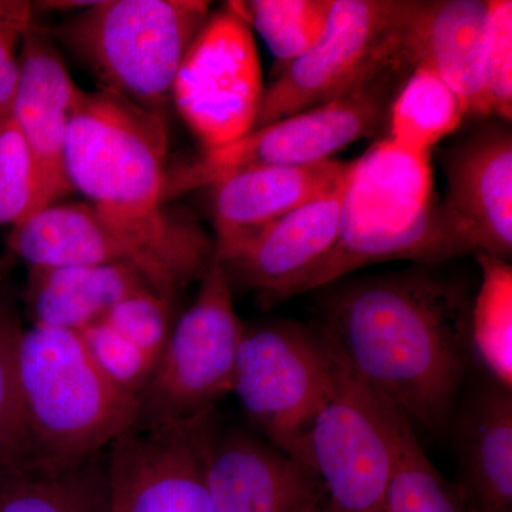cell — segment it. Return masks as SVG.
<instances>
[{"label":"cell","mask_w":512,"mask_h":512,"mask_svg":"<svg viewBox=\"0 0 512 512\" xmlns=\"http://www.w3.org/2000/svg\"><path fill=\"white\" fill-rule=\"evenodd\" d=\"M471 302L460 282L413 269L339 286L323 299L319 328L413 427L444 434L473 356Z\"/></svg>","instance_id":"cell-1"},{"label":"cell","mask_w":512,"mask_h":512,"mask_svg":"<svg viewBox=\"0 0 512 512\" xmlns=\"http://www.w3.org/2000/svg\"><path fill=\"white\" fill-rule=\"evenodd\" d=\"M463 255L434 194L430 156L409 153L386 138L350 161L335 244L278 303L377 262L439 264Z\"/></svg>","instance_id":"cell-2"},{"label":"cell","mask_w":512,"mask_h":512,"mask_svg":"<svg viewBox=\"0 0 512 512\" xmlns=\"http://www.w3.org/2000/svg\"><path fill=\"white\" fill-rule=\"evenodd\" d=\"M9 247L29 268L123 265L170 303L201 282L215 256L197 222L163 207L138 217L57 202L13 227Z\"/></svg>","instance_id":"cell-3"},{"label":"cell","mask_w":512,"mask_h":512,"mask_svg":"<svg viewBox=\"0 0 512 512\" xmlns=\"http://www.w3.org/2000/svg\"><path fill=\"white\" fill-rule=\"evenodd\" d=\"M18 376L32 448L30 473L83 466L137 424L140 400L101 375L79 332L23 329Z\"/></svg>","instance_id":"cell-4"},{"label":"cell","mask_w":512,"mask_h":512,"mask_svg":"<svg viewBox=\"0 0 512 512\" xmlns=\"http://www.w3.org/2000/svg\"><path fill=\"white\" fill-rule=\"evenodd\" d=\"M204 0H100L55 30L103 89L163 114L188 47L210 16Z\"/></svg>","instance_id":"cell-5"},{"label":"cell","mask_w":512,"mask_h":512,"mask_svg":"<svg viewBox=\"0 0 512 512\" xmlns=\"http://www.w3.org/2000/svg\"><path fill=\"white\" fill-rule=\"evenodd\" d=\"M413 69L402 49L338 99L255 128L228 146L205 151L194 163L165 175L163 201L211 187L249 168L303 167L332 160L333 154L379 130Z\"/></svg>","instance_id":"cell-6"},{"label":"cell","mask_w":512,"mask_h":512,"mask_svg":"<svg viewBox=\"0 0 512 512\" xmlns=\"http://www.w3.org/2000/svg\"><path fill=\"white\" fill-rule=\"evenodd\" d=\"M167 143L163 114L103 87L82 90L64 147L70 188L111 214H150L164 204Z\"/></svg>","instance_id":"cell-7"},{"label":"cell","mask_w":512,"mask_h":512,"mask_svg":"<svg viewBox=\"0 0 512 512\" xmlns=\"http://www.w3.org/2000/svg\"><path fill=\"white\" fill-rule=\"evenodd\" d=\"M333 369L335 350L319 326H244L232 393L264 440L306 466V439Z\"/></svg>","instance_id":"cell-8"},{"label":"cell","mask_w":512,"mask_h":512,"mask_svg":"<svg viewBox=\"0 0 512 512\" xmlns=\"http://www.w3.org/2000/svg\"><path fill=\"white\" fill-rule=\"evenodd\" d=\"M333 350L332 387L306 439V466L336 511L383 512L404 436L413 426Z\"/></svg>","instance_id":"cell-9"},{"label":"cell","mask_w":512,"mask_h":512,"mask_svg":"<svg viewBox=\"0 0 512 512\" xmlns=\"http://www.w3.org/2000/svg\"><path fill=\"white\" fill-rule=\"evenodd\" d=\"M232 285L215 255L194 302L175 319L153 379L140 396L137 426L187 421L214 412L232 392L244 325Z\"/></svg>","instance_id":"cell-10"},{"label":"cell","mask_w":512,"mask_h":512,"mask_svg":"<svg viewBox=\"0 0 512 512\" xmlns=\"http://www.w3.org/2000/svg\"><path fill=\"white\" fill-rule=\"evenodd\" d=\"M410 5L412 0H333L316 45L265 90L255 128L338 99L389 62L402 49Z\"/></svg>","instance_id":"cell-11"},{"label":"cell","mask_w":512,"mask_h":512,"mask_svg":"<svg viewBox=\"0 0 512 512\" xmlns=\"http://www.w3.org/2000/svg\"><path fill=\"white\" fill-rule=\"evenodd\" d=\"M264 92L251 28L228 6L212 13L188 47L171 90L205 151L251 133Z\"/></svg>","instance_id":"cell-12"},{"label":"cell","mask_w":512,"mask_h":512,"mask_svg":"<svg viewBox=\"0 0 512 512\" xmlns=\"http://www.w3.org/2000/svg\"><path fill=\"white\" fill-rule=\"evenodd\" d=\"M217 429L211 412L117 437L104 453L111 512H212L207 464Z\"/></svg>","instance_id":"cell-13"},{"label":"cell","mask_w":512,"mask_h":512,"mask_svg":"<svg viewBox=\"0 0 512 512\" xmlns=\"http://www.w3.org/2000/svg\"><path fill=\"white\" fill-rule=\"evenodd\" d=\"M441 211L466 254H512L511 131L488 124L446 154Z\"/></svg>","instance_id":"cell-14"},{"label":"cell","mask_w":512,"mask_h":512,"mask_svg":"<svg viewBox=\"0 0 512 512\" xmlns=\"http://www.w3.org/2000/svg\"><path fill=\"white\" fill-rule=\"evenodd\" d=\"M212 512H308L326 497L312 468L241 429H217L207 464Z\"/></svg>","instance_id":"cell-15"},{"label":"cell","mask_w":512,"mask_h":512,"mask_svg":"<svg viewBox=\"0 0 512 512\" xmlns=\"http://www.w3.org/2000/svg\"><path fill=\"white\" fill-rule=\"evenodd\" d=\"M343 185L345 181L227 251L215 252L232 288L255 291L266 308L278 305L282 293L325 258L335 244Z\"/></svg>","instance_id":"cell-16"},{"label":"cell","mask_w":512,"mask_h":512,"mask_svg":"<svg viewBox=\"0 0 512 512\" xmlns=\"http://www.w3.org/2000/svg\"><path fill=\"white\" fill-rule=\"evenodd\" d=\"M22 40L12 119L36 163L40 212L72 191L64 165V147L70 116L82 89L73 82L45 30L32 23Z\"/></svg>","instance_id":"cell-17"},{"label":"cell","mask_w":512,"mask_h":512,"mask_svg":"<svg viewBox=\"0 0 512 512\" xmlns=\"http://www.w3.org/2000/svg\"><path fill=\"white\" fill-rule=\"evenodd\" d=\"M467 512H512V393L487 375L458 400L450 427Z\"/></svg>","instance_id":"cell-18"},{"label":"cell","mask_w":512,"mask_h":512,"mask_svg":"<svg viewBox=\"0 0 512 512\" xmlns=\"http://www.w3.org/2000/svg\"><path fill=\"white\" fill-rule=\"evenodd\" d=\"M350 163L328 160L303 167L238 171L212 184L215 252L234 247L345 181Z\"/></svg>","instance_id":"cell-19"},{"label":"cell","mask_w":512,"mask_h":512,"mask_svg":"<svg viewBox=\"0 0 512 512\" xmlns=\"http://www.w3.org/2000/svg\"><path fill=\"white\" fill-rule=\"evenodd\" d=\"M488 0H412L403 47L413 66L439 74L467 116L490 117L483 80Z\"/></svg>","instance_id":"cell-20"},{"label":"cell","mask_w":512,"mask_h":512,"mask_svg":"<svg viewBox=\"0 0 512 512\" xmlns=\"http://www.w3.org/2000/svg\"><path fill=\"white\" fill-rule=\"evenodd\" d=\"M147 282L123 265H67L30 268L26 303L32 326L80 330L99 322L116 303Z\"/></svg>","instance_id":"cell-21"},{"label":"cell","mask_w":512,"mask_h":512,"mask_svg":"<svg viewBox=\"0 0 512 512\" xmlns=\"http://www.w3.org/2000/svg\"><path fill=\"white\" fill-rule=\"evenodd\" d=\"M466 116L463 101L439 74L416 66L390 104L389 140L409 153L430 156Z\"/></svg>","instance_id":"cell-22"},{"label":"cell","mask_w":512,"mask_h":512,"mask_svg":"<svg viewBox=\"0 0 512 512\" xmlns=\"http://www.w3.org/2000/svg\"><path fill=\"white\" fill-rule=\"evenodd\" d=\"M104 453L72 470L0 481V512H111Z\"/></svg>","instance_id":"cell-23"},{"label":"cell","mask_w":512,"mask_h":512,"mask_svg":"<svg viewBox=\"0 0 512 512\" xmlns=\"http://www.w3.org/2000/svg\"><path fill=\"white\" fill-rule=\"evenodd\" d=\"M481 285L471 302L470 342L485 372L512 387V268L507 261L476 255Z\"/></svg>","instance_id":"cell-24"},{"label":"cell","mask_w":512,"mask_h":512,"mask_svg":"<svg viewBox=\"0 0 512 512\" xmlns=\"http://www.w3.org/2000/svg\"><path fill=\"white\" fill-rule=\"evenodd\" d=\"M332 5L333 0H248L229 2L228 8L264 39L282 72L316 45Z\"/></svg>","instance_id":"cell-25"},{"label":"cell","mask_w":512,"mask_h":512,"mask_svg":"<svg viewBox=\"0 0 512 512\" xmlns=\"http://www.w3.org/2000/svg\"><path fill=\"white\" fill-rule=\"evenodd\" d=\"M23 329L12 305L0 299V481L32 471V448L18 376Z\"/></svg>","instance_id":"cell-26"},{"label":"cell","mask_w":512,"mask_h":512,"mask_svg":"<svg viewBox=\"0 0 512 512\" xmlns=\"http://www.w3.org/2000/svg\"><path fill=\"white\" fill-rule=\"evenodd\" d=\"M383 512H467L456 487L441 476L424 454L414 427L404 436Z\"/></svg>","instance_id":"cell-27"},{"label":"cell","mask_w":512,"mask_h":512,"mask_svg":"<svg viewBox=\"0 0 512 512\" xmlns=\"http://www.w3.org/2000/svg\"><path fill=\"white\" fill-rule=\"evenodd\" d=\"M40 210L32 153L12 117L0 123V225L22 224Z\"/></svg>","instance_id":"cell-28"},{"label":"cell","mask_w":512,"mask_h":512,"mask_svg":"<svg viewBox=\"0 0 512 512\" xmlns=\"http://www.w3.org/2000/svg\"><path fill=\"white\" fill-rule=\"evenodd\" d=\"M79 335L101 375L121 392L140 400L153 379L158 359L137 348L103 320L80 330Z\"/></svg>","instance_id":"cell-29"},{"label":"cell","mask_w":512,"mask_h":512,"mask_svg":"<svg viewBox=\"0 0 512 512\" xmlns=\"http://www.w3.org/2000/svg\"><path fill=\"white\" fill-rule=\"evenodd\" d=\"M483 80L488 114L512 117V2L488 0L483 46Z\"/></svg>","instance_id":"cell-30"},{"label":"cell","mask_w":512,"mask_h":512,"mask_svg":"<svg viewBox=\"0 0 512 512\" xmlns=\"http://www.w3.org/2000/svg\"><path fill=\"white\" fill-rule=\"evenodd\" d=\"M173 303L153 291H141L116 303L104 316L111 329L160 360L174 328Z\"/></svg>","instance_id":"cell-31"},{"label":"cell","mask_w":512,"mask_h":512,"mask_svg":"<svg viewBox=\"0 0 512 512\" xmlns=\"http://www.w3.org/2000/svg\"><path fill=\"white\" fill-rule=\"evenodd\" d=\"M23 35L19 30L0 28V123L12 117L20 79L16 46Z\"/></svg>","instance_id":"cell-32"},{"label":"cell","mask_w":512,"mask_h":512,"mask_svg":"<svg viewBox=\"0 0 512 512\" xmlns=\"http://www.w3.org/2000/svg\"><path fill=\"white\" fill-rule=\"evenodd\" d=\"M35 6L25 0H0V28L25 33L33 23Z\"/></svg>","instance_id":"cell-33"},{"label":"cell","mask_w":512,"mask_h":512,"mask_svg":"<svg viewBox=\"0 0 512 512\" xmlns=\"http://www.w3.org/2000/svg\"><path fill=\"white\" fill-rule=\"evenodd\" d=\"M96 2V0H94ZM94 2H84V0H80V2H63V0H56V2H39L37 3V8L47 9V10H72L79 9L84 10L92 6Z\"/></svg>","instance_id":"cell-34"},{"label":"cell","mask_w":512,"mask_h":512,"mask_svg":"<svg viewBox=\"0 0 512 512\" xmlns=\"http://www.w3.org/2000/svg\"><path fill=\"white\" fill-rule=\"evenodd\" d=\"M308 512H338L333 508V505L329 503L328 497H323L318 503L313 505L311 510Z\"/></svg>","instance_id":"cell-35"}]
</instances>
